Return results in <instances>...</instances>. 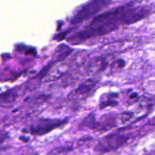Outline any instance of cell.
<instances>
[{
    "label": "cell",
    "mask_w": 155,
    "mask_h": 155,
    "mask_svg": "<svg viewBox=\"0 0 155 155\" xmlns=\"http://www.w3.org/2000/svg\"><path fill=\"white\" fill-rule=\"evenodd\" d=\"M152 13L151 8L135 7L133 3L117 7L96 17L87 27L73 36V40L78 42L108 34L123 24H134L147 18Z\"/></svg>",
    "instance_id": "cell-1"
},
{
    "label": "cell",
    "mask_w": 155,
    "mask_h": 155,
    "mask_svg": "<svg viewBox=\"0 0 155 155\" xmlns=\"http://www.w3.org/2000/svg\"><path fill=\"white\" fill-rule=\"evenodd\" d=\"M110 2L111 0H92L89 2L73 15L71 19V24H79L86 21L107 7Z\"/></svg>",
    "instance_id": "cell-2"
},
{
    "label": "cell",
    "mask_w": 155,
    "mask_h": 155,
    "mask_svg": "<svg viewBox=\"0 0 155 155\" xmlns=\"http://www.w3.org/2000/svg\"><path fill=\"white\" fill-rule=\"evenodd\" d=\"M65 123V121L59 120H40L30 127L29 132L32 135L42 136L60 127Z\"/></svg>",
    "instance_id": "cell-3"
},
{
    "label": "cell",
    "mask_w": 155,
    "mask_h": 155,
    "mask_svg": "<svg viewBox=\"0 0 155 155\" xmlns=\"http://www.w3.org/2000/svg\"><path fill=\"white\" fill-rule=\"evenodd\" d=\"M128 139L127 136L122 134L109 135L100 140L97 145V150L103 152L115 150L126 143Z\"/></svg>",
    "instance_id": "cell-4"
},
{
    "label": "cell",
    "mask_w": 155,
    "mask_h": 155,
    "mask_svg": "<svg viewBox=\"0 0 155 155\" xmlns=\"http://www.w3.org/2000/svg\"><path fill=\"white\" fill-rule=\"evenodd\" d=\"M97 85V81L94 80H87L81 85H79L78 87L71 94V97L72 98H82L86 95L89 94V92L94 89Z\"/></svg>",
    "instance_id": "cell-5"
},
{
    "label": "cell",
    "mask_w": 155,
    "mask_h": 155,
    "mask_svg": "<svg viewBox=\"0 0 155 155\" xmlns=\"http://www.w3.org/2000/svg\"><path fill=\"white\" fill-rule=\"evenodd\" d=\"M2 142V139H0V144H1V142Z\"/></svg>",
    "instance_id": "cell-6"
}]
</instances>
